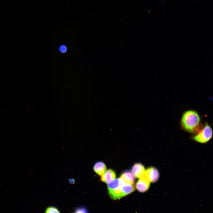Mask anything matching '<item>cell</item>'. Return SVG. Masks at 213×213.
<instances>
[{"instance_id":"obj_8","label":"cell","mask_w":213,"mask_h":213,"mask_svg":"<svg viewBox=\"0 0 213 213\" xmlns=\"http://www.w3.org/2000/svg\"><path fill=\"white\" fill-rule=\"evenodd\" d=\"M120 178L122 179L125 183L133 184L135 181V177L130 172L128 171L123 172Z\"/></svg>"},{"instance_id":"obj_3","label":"cell","mask_w":213,"mask_h":213,"mask_svg":"<svg viewBox=\"0 0 213 213\" xmlns=\"http://www.w3.org/2000/svg\"><path fill=\"white\" fill-rule=\"evenodd\" d=\"M159 173L158 170L154 167H151L145 170L144 176L150 182H156L159 179Z\"/></svg>"},{"instance_id":"obj_4","label":"cell","mask_w":213,"mask_h":213,"mask_svg":"<svg viewBox=\"0 0 213 213\" xmlns=\"http://www.w3.org/2000/svg\"><path fill=\"white\" fill-rule=\"evenodd\" d=\"M140 178L136 184V188L140 192H145L149 189L150 182L144 176Z\"/></svg>"},{"instance_id":"obj_12","label":"cell","mask_w":213,"mask_h":213,"mask_svg":"<svg viewBox=\"0 0 213 213\" xmlns=\"http://www.w3.org/2000/svg\"><path fill=\"white\" fill-rule=\"evenodd\" d=\"M45 213H61L59 210L56 207L50 206L47 208Z\"/></svg>"},{"instance_id":"obj_10","label":"cell","mask_w":213,"mask_h":213,"mask_svg":"<svg viewBox=\"0 0 213 213\" xmlns=\"http://www.w3.org/2000/svg\"><path fill=\"white\" fill-rule=\"evenodd\" d=\"M122 188L123 197L131 193L135 190V186L133 184L126 183L124 182L122 185Z\"/></svg>"},{"instance_id":"obj_7","label":"cell","mask_w":213,"mask_h":213,"mask_svg":"<svg viewBox=\"0 0 213 213\" xmlns=\"http://www.w3.org/2000/svg\"><path fill=\"white\" fill-rule=\"evenodd\" d=\"M116 174L115 172L112 169L106 171L101 175V180L102 182L107 183L112 180L115 179Z\"/></svg>"},{"instance_id":"obj_13","label":"cell","mask_w":213,"mask_h":213,"mask_svg":"<svg viewBox=\"0 0 213 213\" xmlns=\"http://www.w3.org/2000/svg\"><path fill=\"white\" fill-rule=\"evenodd\" d=\"M58 50L60 53L62 54H64L67 52L68 48L66 44H62L59 46Z\"/></svg>"},{"instance_id":"obj_2","label":"cell","mask_w":213,"mask_h":213,"mask_svg":"<svg viewBox=\"0 0 213 213\" xmlns=\"http://www.w3.org/2000/svg\"><path fill=\"white\" fill-rule=\"evenodd\" d=\"M213 131L211 128L208 124H206L193 137V139L198 143H205L211 139Z\"/></svg>"},{"instance_id":"obj_11","label":"cell","mask_w":213,"mask_h":213,"mask_svg":"<svg viewBox=\"0 0 213 213\" xmlns=\"http://www.w3.org/2000/svg\"><path fill=\"white\" fill-rule=\"evenodd\" d=\"M122 180L120 178L114 179L107 183L108 191L113 190L119 186Z\"/></svg>"},{"instance_id":"obj_14","label":"cell","mask_w":213,"mask_h":213,"mask_svg":"<svg viewBox=\"0 0 213 213\" xmlns=\"http://www.w3.org/2000/svg\"><path fill=\"white\" fill-rule=\"evenodd\" d=\"M74 213H88V211L85 207L80 206L76 209Z\"/></svg>"},{"instance_id":"obj_1","label":"cell","mask_w":213,"mask_h":213,"mask_svg":"<svg viewBox=\"0 0 213 213\" xmlns=\"http://www.w3.org/2000/svg\"><path fill=\"white\" fill-rule=\"evenodd\" d=\"M200 122V118L196 111L189 110L183 114L181 125L185 130L189 132H194L197 130Z\"/></svg>"},{"instance_id":"obj_5","label":"cell","mask_w":213,"mask_h":213,"mask_svg":"<svg viewBox=\"0 0 213 213\" xmlns=\"http://www.w3.org/2000/svg\"><path fill=\"white\" fill-rule=\"evenodd\" d=\"M131 170L135 177L140 178L144 176L145 169L141 164L137 163L133 166Z\"/></svg>"},{"instance_id":"obj_9","label":"cell","mask_w":213,"mask_h":213,"mask_svg":"<svg viewBox=\"0 0 213 213\" xmlns=\"http://www.w3.org/2000/svg\"><path fill=\"white\" fill-rule=\"evenodd\" d=\"M95 172L100 175H102L106 171V168L105 164L102 162L96 163L93 167Z\"/></svg>"},{"instance_id":"obj_6","label":"cell","mask_w":213,"mask_h":213,"mask_svg":"<svg viewBox=\"0 0 213 213\" xmlns=\"http://www.w3.org/2000/svg\"><path fill=\"white\" fill-rule=\"evenodd\" d=\"M124 182L122 180L121 184L119 186L113 190L108 191L109 194L112 199L115 200L120 199L123 197L122 186Z\"/></svg>"}]
</instances>
